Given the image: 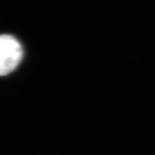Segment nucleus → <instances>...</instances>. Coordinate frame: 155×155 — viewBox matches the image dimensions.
Segmentation results:
<instances>
[{"instance_id": "f257e3e1", "label": "nucleus", "mask_w": 155, "mask_h": 155, "mask_svg": "<svg viewBox=\"0 0 155 155\" xmlns=\"http://www.w3.org/2000/svg\"><path fill=\"white\" fill-rule=\"evenodd\" d=\"M22 48L17 39L9 35H0V76L8 75L20 64Z\"/></svg>"}]
</instances>
